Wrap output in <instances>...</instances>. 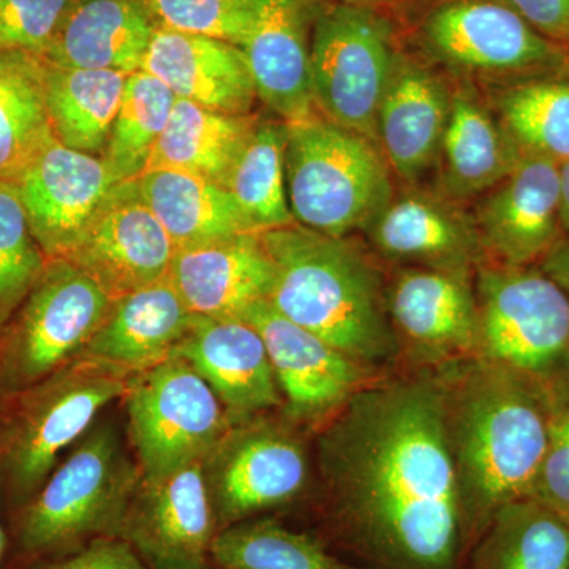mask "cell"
Instances as JSON below:
<instances>
[{
	"instance_id": "6da1fadb",
	"label": "cell",
	"mask_w": 569,
	"mask_h": 569,
	"mask_svg": "<svg viewBox=\"0 0 569 569\" xmlns=\"http://www.w3.org/2000/svg\"><path fill=\"white\" fill-rule=\"evenodd\" d=\"M310 529L367 569H458V477L436 372L395 370L317 429Z\"/></svg>"
},
{
	"instance_id": "7a4b0ae2",
	"label": "cell",
	"mask_w": 569,
	"mask_h": 569,
	"mask_svg": "<svg viewBox=\"0 0 569 569\" xmlns=\"http://www.w3.org/2000/svg\"><path fill=\"white\" fill-rule=\"evenodd\" d=\"M432 372L443 395L466 556L500 509L533 496L548 417L537 385L481 356Z\"/></svg>"
},
{
	"instance_id": "3957f363",
	"label": "cell",
	"mask_w": 569,
	"mask_h": 569,
	"mask_svg": "<svg viewBox=\"0 0 569 569\" xmlns=\"http://www.w3.org/2000/svg\"><path fill=\"white\" fill-rule=\"evenodd\" d=\"M274 264L269 302L301 326L377 372L399 367V343L388 309V280L369 250L293 223L261 231Z\"/></svg>"
},
{
	"instance_id": "277c9868",
	"label": "cell",
	"mask_w": 569,
	"mask_h": 569,
	"mask_svg": "<svg viewBox=\"0 0 569 569\" xmlns=\"http://www.w3.org/2000/svg\"><path fill=\"white\" fill-rule=\"evenodd\" d=\"M130 378L127 370L78 355L31 387L0 397V496L13 512L31 500L104 408L126 396Z\"/></svg>"
},
{
	"instance_id": "5b68a950",
	"label": "cell",
	"mask_w": 569,
	"mask_h": 569,
	"mask_svg": "<svg viewBox=\"0 0 569 569\" xmlns=\"http://www.w3.org/2000/svg\"><path fill=\"white\" fill-rule=\"evenodd\" d=\"M118 422H96L24 507L14 512L18 549L29 559H61L97 538H119L141 479Z\"/></svg>"
},
{
	"instance_id": "8992f818",
	"label": "cell",
	"mask_w": 569,
	"mask_h": 569,
	"mask_svg": "<svg viewBox=\"0 0 569 569\" xmlns=\"http://www.w3.org/2000/svg\"><path fill=\"white\" fill-rule=\"evenodd\" d=\"M284 171L295 222L336 238L365 230L395 194L376 142L323 116L287 123Z\"/></svg>"
},
{
	"instance_id": "52a82bcc",
	"label": "cell",
	"mask_w": 569,
	"mask_h": 569,
	"mask_svg": "<svg viewBox=\"0 0 569 569\" xmlns=\"http://www.w3.org/2000/svg\"><path fill=\"white\" fill-rule=\"evenodd\" d=\"M478 356L537 387L569 370V295L538 266L475 271Z\"/></svg>"
},
{
	"instance_id": "ba28073f",
	"label": "cell",
	"mask_w": 569,
	"mask_h": 569,
	"mask_svg": "<svg viewBox=\"0 0 569 569\" xmlns=\"http://www.w3.org/2000/svg\"><path fill=\"white\" fill-rule=\"evenodd\" d=\"M305 427L276 413L238 422L203 460L217 533L309 505L312 459Z\"/></svg>"
},
{
	"instance_id": "9c48e42d",
	"label": "cell",
	"mask_w": 569,
	"mask_h": 569,
	"mask_svg": "<svg viewBox=\"0 0 569 569\" xmlns=\"http://www.w3.org/2000/svg\"><path fill=\"white\" fill-rule=\"evenodd\" d=\"M111 307L110 296L67 258L48 260L0 331V397L31 387L81 355Z\"/></svg>"
},
{
	"instance_id": "30bf717a",
	"label": "cell",
	"mask_w": 569,
	"mask_h": 569,
	"mask_svg": "<svg viewBox=\"0 0 569 569\" xmlns=\"http://www.w3.org/2000/svg\"><path fill=\"white\" fill-rule=\"evenodd\" d=\"M122 399L130 445L146 477L201 462L233 426L204 378L174 353L134 373Z\"/></svg>"
},
{
	"instance_id": "8fae6325",
	"label": "cell",
	"mask_w": 569,
	"mask_h": 569,
	"mask_svg": "<svg viewBox=\"0 0 569 569\" xmlns=\"http://www.w3.org/2000/svg\"><path fill=\"white\" fill-rule=\"evenodd\" d=\"M397 52L391 26L370 7H328L310 39L313 100L321 116L377 144L378 108Z\"/></svg>"
},
{
	"instance_id": "7c38bea8",
	"label": "cell",
	"mask_w": 569,
	"mask_h": 569,
	"mask_svg": "<svg viewBox=\"0 0 569 569\" xmlns=\"http://www.w3.org/2000/svg\"><path fill=\"white\" fill-rule=\"evenodd\" d=\"M419 36L429 56L467 81L507 84L569 62L567 48L498 0H445L427 13Z\"/></svg>"
},
{
	"instance_id": "4fadbf2b",
	"label": "cell",
	"mask_w": 569,
	"mask_h": 569,
	"mask_svg": "<svg viewBox=\"0 0 569 569\" xmlns=\"http://www.w3.org/2000/svg\"><path fill=\"white\" fill-rule=\"evenodd\" d=\"M400 370H437L478 356L475 271L400 266L388 280Z\"/></svg>"
},
{
	"instance_id": "5bb4252c",
	"label": "cell",
	"mask_w": 569,
	"mask_h": 569,
	"mask_svg": "<svg viewBox=\"0 0 569 569\" xmlns=\"http://www.w3.org/2000/svg\"><path fill=\"white\" fill-rule=\"evenodd\" d=\"M252 325L274 369L283 397V415L305 429L317 430L359 391L389 372L359 365L260 301L239 318Z\"/></svg>"
},
{
	"instance_id": "9a60e30c",
	"label": "cell",
	"mask_w": 569,
	"mask_h": 569,
	"mask_svg": "<svg viewBox=\"0 0 569 569\" xmlns=\"http://www.w3.org/2000/svg\"><path fill=\"white\" fill-rule=\"evenodd\" d=\"M217 535L203 460L159 477L141 475L119 538L151 569H206Z\"/></svg>"
},
{
	"instance_id": "2e32d148",
	"label": "cell",
	"mask_w": 569,
	"mask_h": 569,
	"mask_svg": "<svg viewBox=\"0 0 569 569\" xmlns=\"http://www.w3.org/2000/svg\"><path fill=\"white\" fill-rule=\"evenodd\" d=\"M174 253L173 241L133 179L114 187L67 260L114 302L167 277Z\"/></svg>"
},
{
	"instance_id": "e0dca14e",
	"label": "cell",
	"mask_w": 569,
	"mask_h": 569,
	"mask_svg": "<svg viewBox=\"0 0 569 569\" xmlns=\"http://www.w3.org/2000/svg\"><path fill=\"white\" fill-rule=\"evenodd\" d=\"M119 181L102 157L52 140L17 187L29 228L48 260L67 258Z\"/></svg>"
},
{
	"instance_id": "ac0fdd59",
	"label": "cell",
	"mask_w": 569,
	"mask_h": 569,
	"mask_svg": "<svg viewBox=\"0 0 569 569\" xmlns=\"http://www.w3.org/2000/svg\"><path fill=\"white\" fill-rule=\"evenodd\" d=\"M471 213L492 263L538 266L563 236L560 164L522 157L515 170L478 198Z\"/></svg>"
},
{
	"instance_id": "d6986e66",
	"label": "cell",
	"mask_w": 569,
	"mask_h": 569,
	"mask_svg": "<svg viewBox=\"0 0 569 569\" xmlns=\"http://www.w3.org/2000/svg\"><path fill=\"white\" fill-rule=\"evenodd\" d=\"M413 187L395 193L362 233L378 258L418 268L477 271L488 254L473 217L443 194Z\"/></svg>"
},
{
	"instance_id": "ffe728a7",
	"label": "cell",
	"mask_w": 569,
	"mask_h": 569,
	"mask_svg": "<svg viewBox=\"0 0 569 569\" xmlns=\"http://www.w3.org/2000/svg\"><path fill=\"white\" fill-rule=\"evenodd\" d=\"M173 353L204 378L233 425L283 410L268 348L247 321L194 316Z\"/></svg>"
},
{
	"instance_id": "44dd1931",
	"label": "cell",
	"mask_w": 569,
	"mask_h": 569,
	"mask_svg": "<svg viewBox=\"0 0 569 569\" xmlns=\"http://www.w3.org/2000/svg\"><path fill=\"white\" fill-rule=\"evenodd\" d=\"M452 84L397 52L377 114V146L397 178L417 186L437 167L451 110Z\"/></svg>"
},
{
	"instance_id": "7402d4cb",
	"label": "cell",
	"mask_w": 569,
	"mask_h": 569,
	"mask_svg": "<svg viewBox=\"0 0 569 569\" xmlns=\"http://www.w3.org/2000/svg\"><path fill=\"white\" fill-rule=\"evenodd\" d=\"M168 277L193 316L241 318L268 299L274 264L261 233H244L176 249Z\"/></svg>"
},
{
	"instance_id": "603a6c76",
	"label": "cell",
	"mask_w": 569,
	"mask_h": 569,
	"mask_svg": "<svg viewBox=\"0 0 569 569\" xmlns=\"http://www.w3.org/2000/svg\"><path fill=\"white\" fill-rule=\"evenodd\" d=\"M141 70L176 99L227 114H250L258 99L242 48L212 37L157 28Z\"/></svg>"
},
{
	"instance_id": "cb8c5ba5",
	"label": "cell",
	"mask_w": 569,
	"mask_h": 569,
	"mask_svg": "<svg viewBox=\"0 0 569 569\" xmlns=\"http://www.w3.org/2000/svg\"><path fill=\"white\" fill-rule=\"evenodd\" d=\"M254 18L242 51L258 99L282 122L316 116L310 40L302 0H253Z\"/></svg>"
},
{
	"instance_id": "d4e9b609",
	"label": "cell",
	"mask_w": 569,
	"mask_h": 569,
	"mask_svg": "<svg viewBox=\"0 0 569 569\" xmlns=\"http://www.w3.org/2000/svg\"><path fill=\"white\" fill-rule=\"evenodd\" d=\"M522 159L488 100L471 81L452 84L451 110L437 160V192L477 200L503 181Z\"/></svg>"
},
{
	"instance_id": "484cf974",
	"label": "cell",
	"mask_w": 569,
	"mask_h": 569,
	"mask_svg": "<svg viewBox=\"0 0 569 569\" xmlns=\"http://www.w3.org/2000/svg\"><path fill=\"white\" fill-rule=\"evenodd\" d=\"M157 26L142 0H71L41 58L69 69L140 71Z\"/></svg>"
},
{
	"instance_id": "4316f807",
	"label": "cell",
	"mask_w": 569,
	"mask_h": 569,
	"mask_svg": "<svg viewBox=\"0 0 569 569\" xmlns=\"http://www.w3.org/2000/svg\"><path fill=\"white\" fill-rule=\"evenodd\" d=\"M193 317L170 277H163L112 302L81 355L134 376L170 358Z\"/></svg>"
},
{
	"instance_id": "83f0119b",
	"label": "cell",
	"mask_w": 569,
	"mask_h": 569,
	"mask_svg": "<svg viewBox=\"0 0 569 569\" xmlns=\"http://www.w3.org/2000/svg\"><path fill=\"white\" fill-rule=\"evenodd\" d=\"M137 182L142 200L162 223L176 249L258 233L231 193L203 176L149 170Z\"/></svg>"
},
{
	"instance_id": "f1b7e54d",
	"label": "cell",
	"mask_w": 569,
	"mask_h": 569,
	"mask_svg": "<svg viewBox=\"0 0 569 569\" xmlns=\"http://www.w3.org/2000/svg\"><path fill=\"white\" fill-rule=\"evenodd\" d=\"M257 121L176 99L146 171H186L223 186Z\"/></svg>"
},
{
	"instance_id": "f546056e",
	"label": "cell",
	"mask_w": 569,
	"mask_h": 569,
	"mask_svg": "<svg viewBox=\"0 0 569 569\" xmlns=\"http://www.w3.org/2000/svg\"><path fill=\"white\" fill-rule=\"evenodd\" d=\"M458 569H569V522L533 497L509 503Z\"/></svg>"
},
{
	"instance_id": "4dcf8cb0",
	"label": "cell",
	"mask_w": 569,
	"mask_h": 569,
	"mask_svg": "<svg viewBox=\"0 0 569 569\" xmlns=\"http://www.w3.org/2000/svg\"><path fill=\"white\" fill-rule=\"evenodd\" d=\"M493 88L488 102L520 156L569 160V62Z\"/></svg>"
},
{
	"instance_id": "1f68e13d",
	"label": "cell",
	"mask_w": 569,
	"mask_h": 569,
	"mask_svg": "<svg viewBox=\"0 0 569 569\" xmlns=\"http://www.w3.org/2000/svg\"><path fill=\"white\" fill-rule=\"evenodd\" d=\"M54 140L47 108V62L0 48V182H17Z\"/></svg>"
},
{
	"instance_id": "d6a6232c",
	"label": "cell",
	"mask_w": 569,
	"mask_h": 569,
	"mask_svg": "<svg viewBox=\"0 0 569 569\" xmlns=\"http://www.w3.org/2000/svg\"><path fill=\"white\" fill-rule=\"evenodd\" d=\"M129 74L69 69L47 62V108L56 140L102 157Z\"/></svg>"
},
{
	"instance_id": "836d02e7",
	"label": "cell",
	"mask_w": 569,
	"mask_h": 569,
	"mask_svg": "<svg viewBox=\"0 0 569 569\" xmlns=\"http://www.w3.org/2000/svg\"><path fill=\"white\" fill-rule=\"evenodd\" d=\"M216 569H367L329 549L317 535L260 516L220 530L209 552Z\"/></svg>"
},
{
	"instance_id": "e575fe53",
	"label": "cell",
	"mask_w": 569,
	"mask_h": 569,
	"mask_svg": "<svg viewBox=\"0 0 569 569\" xmlns=\"http://www.w3.org/2000/svg\"><path fill=\"white\" fill-rule=\"evenodd\" d=\"M284 148L287 123L257 121L223 182L258 233L296 223L288 203Z\"/></svg>"
},
{
	"instance_id": "d590c367",
	"label": "cell",
	"mask_w": 569,
	"mask_h": 569,
	"mask_svg": "<svg viewBox=\"0 0 569 569\" xmlns=\"http://www.w3.org/2000/svg\"><path fill=\"white\" fill-rule=\"evenodd\" d=\"M174 100V93L148 71L129 74L102 153L103 162L119 181H133L144 173L153 148L170 121Z\"/></svg>"
},
{
	"instance_id": "8d00e7d4",
	"label": "cell",
	"mask_w": 569,
	"mask_h": 569,
	"mask_svg": "<svg viewBox=\"0 0 569 569\" xmlns=\"http://www.w3.org/2000/svg\"><path fill=\"white\" fill-rule=\"evenodd\" d=\"M47 263L29 228L17 182H0V331L39 282Z\"/></svg>"
},
{
	"instance_id": "74e56055",
	"label": "cell",
	"mask_w": 569,
	"mask_h": 569,
	"mask_svg": "<svg viewBox=\"0 0 569 569\" xmlns=\"http://www.w3.org/2000/svg\"><path fill=\"white\" fill-rule=\"evenodd\" d=\"M157 28L197 33L242 48L252 31L253 0H142Z\"/></svg>"
},
{
	"instance_id": "f35d334b",
	"label": "cell",
	"mask_w": 569,
	"mask_h": 569,
	"mask_svg": "<svg viewBox=\"0 0 569 569\" xmlns=\"http://www.w3.org/2000/svg\"><path fill=\"white\" fill-rule=\"evenodd\" d=\"M538 389L548 417V447L531 497L569 522V370Z\"/></svg>"
},
{
	"instance_id": "ab89813d",
	"label": "cell",
	"mask_w": 569,
	"mask_h": 569,
	"mask_svg": "<svg viewBox=\"0 0 569 569\" xmlns=\"http://www.w3.org/2000/svg\"><path fill=\"white\" fill-rule=\"evenodd\" d=\"M71 0H0V48L43 56Z\"/></svg>"
},
{
	"instance_id": "60d3db41",
	"label": "cell",
	"mask_w": 569,
	"mask_h": 569,
	"mask_svg": "<svg viewBox=\"0 0 569 569\" xmlns=\"http://www.w3.org/2000/svg\"><path fill=\"white\" fill-rule=\"evenodd\" d=\"M32 569H151L122 538H97L61 559L40 561Z\"/></svg>"
},
{
	"instance_id": "b9f144b4",
	"label": "cell",
	"mask_w": 569,
	"mask_h": 569,
	"mask_svg": "<svg viewBox=\"0 0 569 569\" xmlns=\"http://www.w3.org/2000/svg\"><path fill=\"white\" fill-rule=\"evenodd\" d=\"M535 31L569 50V0H498Z\"/></svg>"
},
{
	"instance_id": "7bdbcfd3",
	"label": "cell",
	"mask_w": 569,
	"mask_h": 569,
	"mask_svg": "<svg viewBox=\"0 0 569 569\" xmlns=\"http://www.w3.org/2000/svg\"><path fill=\"white\" fill-rule=\"evenodd\" d=\"M538 268L569 295V234L561 236L560 241L539 261Z\"/></svg>"
},
{
	"instance_id": "ee69618b",
	"label": "cell",
	"mask_w": 569,
	"mask_h": 569,
	"mask_svg": "<svg viewBox=\"0 0 569 569\" xmlns=\"http://www.w3.org/2000/svg\"><path fill=\"white\" fill-rule=\"evenodd\" d=\"M560 223L563 234H569V160L560 164Z\"/></svg>"
},
{
	"instance_id": "f6af8a7d",
	"label": "cell",
	"mask_w": 569,
	"mask_h": 569,
	"mask_svg": "<svg viewBox=\"0 0 569 569\" xmlns=\"http://www.w3.org/2000/svg\"><path fill=\"white\" fill-rule=\"evenodd\" d=\"M3 552H6V531H3L2 520H0V569H2Z\"/></svg>"
},
{
	"instance_id": "bcb514c9",
	"label": "cell",
	"mask_w": 569,
	"mask_h": 569,
	"mask_svg": "<svg viewBox=\"0 0 569 569\" xmlns=\"http://www.w3.org/2000/svg\"><path fill=\"white\" fill-rule=\"evenodd\" d=\"M342 2L355 3V6L370 7L372 3L383 2V0H342Z\"/></svg>"
},
{
	"instance_id": "7dc6e473",
	"label": "cell",
	"mask_w": 569,
	"mask_h": 569,
	"mask_svg": "<svg viewBox=\"0 0 569 569\" xmlns=\"http://www.w3.org/2000/svg\"><path fill=\"white\" fill-rule=\"evenodd\" d=\"M206 569H211V568H206Z\"/></svg>"
}]
</instances>
